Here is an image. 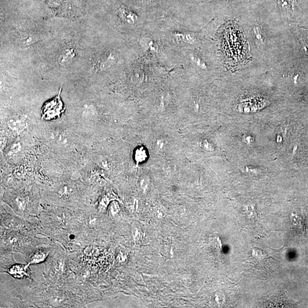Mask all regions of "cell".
I'll list each match as a JSON object with an SVG mask.
<instances>
[{"mask_svg": "<svg viewBox=\"0 0 308 308\" xmlns=\"http://www.w3.org/2000/svg\"><path fill=\"white\" fill-rule=\"evenodd\" d=\"M75 57V49L73 48H67L64 49L59 55L58 62L62 67H67L73 61Z\"/></svg>", "mask_w": 308, "mask_h": 308, "instance_id": "cell-4", "label": "cell"}, {"mask_svg": "<svg viewBox=\"0 0 308 308\" xmlns=\"http://www.w3.org/2000/svg\"><path fill=\"white\" fill-rule=\"evenodd\" d=\"M119 14L122 20L129 24H134L137 21V16L126 9H120Z\"/></svg>", "mask_w": 308, "mask_h": 308, "instance_id": "cell-8", "label": "cell"}, {"mask_svg": "<svg viewBox=\"0 0 308 308\" xmlns=\"http://www.w3.org/2000/svg\"><path fill=\"white\" fill-rule=\"evenodd\" d=\"M63 104L60 100V94L51 101L46 103L43 107L42 119L51 120L60 117L63 113Z\"/></svg>", "mask_w": 308, "mask_h": 308, "instance_id": "cell-1", "label": "cell"}, {"mask_svg": "<svg viewBox=\"0 0 308 308\" xmlns=\"http://www.w3.org/2000/svg\"><path fill=\"white\" fill-rule=\"evenodd\" d=\"M257 24L253 28L252 35L255 42L258 47L263 45L264 44V35L260 26Z\"/></svg>", "mask_w": 308, "mask_h": 308, "instance_id": "cell-7", "label": "cell"}, {"mask_svg": "<svg viewBox=\"0 0 308 308\" xmlns=\"http://www.w3.org/2000/svg\"><path fill=\"white\" fill-rule=\"evenodd\" d=\"M48 254L44 251L38 250L32 255L29 264H38L44 261L47 257Z\"/></svg>", "mask_w": 308, "mask_h": 308, "instance_id": "cell-10", "label": "cell"}, {"mask_svg": "<svg viewBox=\"0 0 308 308\" xmlns=\"http://www.w3.org/2000/svg\"><path fill=\"white\" fill-rule=\"evenodd\" d=\"M252 256L255 258L256 260L258 261H261L265 259L267 257V254L263 250H261L260 248L255 247L252 249Z\"/></svg>", "mask_w": 308, "mask_h": 308, "instance_id": "cell-11", "label": "cell"}, {"mask_svg": "<svg viewBox=\"0 0 308 308\" xmlns=\"http://www.w3.org/2000/svg\"><path fill=\"white\" fill-rule=\"evenodd\" d=\"M165 146V141H164L163 139L158 140V142H157V146H158L159 150H163Z\"/></svg>", "mask_w": 308, "mask_h": 308, "instance_id": "cell-12", "label": "cell"}, {"mask_svg": "<svg viewBox=\"0 0 308 308\" xmlns=\"http://www.w3.org/2000/svg\"><path fill=\"white\" fill-rule=\"evenodd\" d=\"M118 54L113 51L106 52L98 59L96 63V68L98 71H105L109 69L116 64Z\"/></svg>", "mask_w": 308, "mask_h": 308, "instance_id": "cell-3", "label": "cell"}, {"mask_svg": "<svg viewBox=\"0 0 308 308\" xmlns=\"http://www.w3.org/2000/svg\"><path fill=\"white\" fill-rule=\"evenodd\" d=\"M38 40L37 36L27 32L19 33L17 39L18 44L24 47H29L34 44Z\"/></svg>", "mask_w": 308, "mask_h": 308, "instance_id": "cell-6", "label": "cell"}, {"mask_svg": "<svg viewBox=\"0 0 308 308\" xmlns=\"http://www.w3.org/2000/svg\"><path fill=\"white\" fill-rule=\"evenodd\" d=\"M134 159L137 163L145 162L148 158L147 150L143 147H139L134 152Z\"/></svg>", "mask_w": 308, "mask_h": 308, "instance_id": "cell-9", "label": "cell"}, {"mask_svg": "<svg viewBox=\"0 0 308 308\" xmlns=\"http://www.w3.org/2000/svg\"><path fill=\"white\" fill-rule=\"evenodd\" d=\"M8 273L18 279H23L28 276L27 267L22 264L12 265L8 269Z\"/></svg>", "mask_w": 308, "mask_h": 308, "instance_id": "cell-5", "label": "cell"}, {"mask_svg": "<svg viewBox=\"0 0 308 308\" xmlns=\"http://www.w3.org/2000/svg\"><path fill=\"white\" fill-rule=\"evenodd\" d=\"M275 4L282 17L285 18L292 17L299 8L298 0H275Z\"/></svg>", "mask_w": 308, "mask_h": 308, "instance_id": "cell-2", "label": "cell"}]
</instances>
